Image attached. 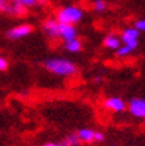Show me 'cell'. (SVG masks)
I'll list each match as a JSON object with an SVG mask.
<instances>
[{"mask_svg": "<svg viewBox=\"0 0 145 146\" xmlns=\"http://www.w3.org/2000/svg\"><path fill=\"white\" fill-rule=\"evenodd\" d=\"M44 68L48 72L60 77H72L77 73L76 64L64 57H51L44 61Z\"/></svg>", "mask_w": 145, "mask_h": 146, "instance_id": "cell-1", "label": "cell"}, {"mask_svg": "<svg viewBox=\"0 0 145 146\" xmlns=\"http://www.w3.org/2000/svg\"><path fill=\"white\" fill-rule=\"evenodd\" d=\"M84 16V12L79 5H65L56 12V17L60 24H72L79 23Z\"/></svg>", "mask_w": 145, "mask_h": 146, "instance_id": "cell-2", "label": "cell"}, {"mask_svg": "<svg viewBox=\"0 0 145 146\" xmlns=\"http://www.w3.org/2000/svg\"><path fill=\"white\" fill-rule=\"evenodd\" d=\"M138 36H140V31L136 29L134 27H128L121 32L120 40L124 45L130 46L132 49H136L138 46Z\"/></svg>", "mask_w": 145, "mask_h": 146, "instance_id": "cell-3", "label": "cell"}, {"mask_svg": "<svg viewBox=\"0 0 145 146\" xmlns=\"http://www.w3.org/2000/svg\"><path fill=\"white\" fill-rule=\"evenodd\" d=\"M126 109L134 118L145 119V100L144 98H132L126 105Z\"/></svg>", "mask_w": 145, "mask_h": 146, "instance_id": "cell-4", "label": "cell"}, {"mask_svg": "<svg viewBox=\"0 0 145 146\" xmlns=\"http://www.w3.org/2000/svg\"><path fill=\"white\" fill-rule=\"evenodd\" d=\"M33 31V27L29 25V24H20V25H16V27L11 28L7 31V37L9 40H20V38L27 37L28 35H31Z\"/></svg>", "mask_w": 145, "mask_h": 146, "instance_id": "cell-5", "label": "cell"}, {"mask_svg": "<svg viewBox=\"0 0 145 146\" xmlns=\"http://www.w3.org/2000/svg\"><path fill=\"white\" fill-rule=\"evenodd\" d=\"M59 21L53 17H49V19H47L44 23L41 24V28H43V32L47 35V37L52 38H59Z\"/></svg>", "mask_w": 145, "mask_h": 146, "instance_id": "cell-6", "label": "cell"}, {"mask_svg": "<svg viewBox=\"0 0 145 146\" xmlns=\"http://www.w3.org/2000/svg\"><path fill=\"white\" fill-rule=\"evenodd\" d=\"M104 108L108 109L111 111H115V113H121L126 109V104L125 101L120 98V97H109L104 101Z\"/></svg>", "mask_w": 145, "mask_h": 146, "instance_id": "cell-7", "label": "cell"}, {"mask_svg": "<svg viewBox=\"0 0 145 146\" xmlns=\"http://www.w3.org/2000/svg\"><path fill=\"white\" fill-rule=\"evenodd\" d=\"M59 38H61L64 42L71 41L73 38H77V31L75 25H72V24H60L59 25Z\"/></svg>", "mask_w": 145, "mask_h": 146, "instance_id": "cell-8", "label": "cell"}, {"mask_svg": "<svg viewBox=\"0 0 145 146\" xmlns=\"http://www.w3.org/2000/svg\"><path fill=\"white\" fill-rule=\"evenodd\" d=\"M5 13L8 15H12V16H23L27 13V9L24 7H21L20 4L15 3V1H11V0H8L7 5H5V9H4Z\"/></svg>", "mask_w": 145, "mask_h": 146, "instance_id": "cell-9", "label": "cell"}, {"mask_svg": "<svg viewBox=\"0 0 145 146\" xmlns=\"http://www.w3.org/2000/svg\"><path fill=\"white\" fill-rule=\"evenodd\" d=\"M95 134H96V130L89 129V127H83L80 130H77L76 133V135L80 139V142H85V143L95 142Z\"/></svg>", "mask_w": 145, "mask_h": 146, "instance_id": "cell-10", "label": "cell"}, {"mask_svg": "<svg viewBox=\"0 0 145 146\" xmlns=\"http://www.w3.org/2000/svg\"><path fill=\"white\" fill-rule=\"evenodd\" d=\"M104 46H105L107 49L117 50L118 48L121 46V40H120V36L113 35V33L105 36V38H104Z\"/></svg>", "mask_w": 145, "mask_h": 146, "instance_id": "cell-11", "label": "cell"}, {"mask_svg": "<svg viewBox=\"0 0 145 146\" xmlns=\"http://www.w3.org/2000/svg\"><path fill=\"white\" fill-rule=\"evenodd\" d=\"M81 48H83V44L79 38H73L71 41H65L64 42V49L69 53H77L80 52Z\"/></svg>", "mask_w": 145, "mask_h": 146, "instance_id": "cell-12", "label": "cell"}, {"mask_svg": "<svg viewBox=\"0 0 145 146\" xmlns=\"http://www.w3.org/2000/svg\"><path fill=\"white\" fill-rule=\"evenodd\" d=\"M80 143H81L80 139H79V137L76 134H69L63 141H60L61 146H79Z\"/></svg>", "mask_w": 145, "mask_h": 146, "instance_id": "cell-13", "label": "cell"}, {"mask_svg": "<svg viewBox=\"0 0 145 146\" xmlns=\"http://www.w3.org/2000/svg\"><path fill=\"white\" fill-rule=\"evenodd\" d=\"M11 1H15V3L20 4V5L24 7L25 9L36 7V5H39V3H40V0H11Z\"/></svg>", "mask_w": 145, "mask_h": 146, "instance_id": "cell-14", "label": "cell"}, {"mask_svg": "<svg viewBox=\"0 0 145 146\" xmlns=\"http://www.w3.org/2000/svg\"><path fill=\"white\" fill-rule=\"evenodd\" d=\"M134 49H132L130 46H128V45H124L122 44L120 48H118L117 50H116V54H117L118 57H126V56H129L132 52H133Z\"/></svg>", "mask_w": 145, "mask_h": 146, "instance_id": "cell-15", "label": "cell"}, {"mask_svg": "<svg viewBox=\"0 0 145 146\" xmlns=\"http://www.w3.org/2000/svg\"><path fill=\"white\" fill-rule=\"evenodd\" d=\"M108 4L105 0H95L93 1V8H95L96 12H104L107 9Z\"/></svg>", "mask_w": 145, "mask_h": 146, "instance_id": "cell-16", "label": "cell"}, {"mask_svg": "<svg viewBox=\"0 0 145 146\" xmlns=\"http://www.w3.org/2000/svg\"><path fill=\"white\" fill-rule=\"evenodd\" d=\"M134 28L138 31H144L145 32V19H140L134 23Z\"/></svg>", "mask_w": 145, "mask_h": 146, "instance_id": "cell-17", "label": "cell"}, {"mask_svg": "<svg viewBox=\"0 0 145 146\" xmlns=\"http://www.w3.org/2000/svg\"><path fill=\"white\" fill-rule=\"evenodd\" d=\"M8 68V60L3 56H0V70H7Z\"/></svg>", "mask_w": 145, "mask_h": 146, "instance_id": "cell-18", "label": "cell"}, {"mask_svg": "<svg viewBox=\"0 0 145 146\" xmlns=\"http://www.w3.org/2000/svg\"><path fill=\"white\" fill-rule=\"evenodd\" d=\"M104 134L101 133V131H96V134H95V142H103L104 141Z\"/></svg>", "mask_w": 145, "mask_h": 146, "instance_id": "cell-19", "label": "cell"}, {"mask_svg": "<svg viewBox=\"0 0 145 146\" xmlns=\"http://www.w3.org/2000/svg\"><path fill=\"white\" fill-rule=\"evenodd\" d=\"M7 3H8V0H0V12H4Z\"/></svg>", "mask_w": 145, "mask_h": 146, "instance_id": "cell-20", "label": "cell"}, {"mask_svg": "<svg viewBox=\"0 0 145 146\" xmlns=\"http://www.w3.org/2000/svg\"><path fill=\"white\" fill-rule=\"evenodd\" d=\"M41 146H61V145H60V142H53V141H49V142L43 143Z\"/></svg>", "mask_w": 145, "mask_h": 146, "instance_id": "cell-21", "label": "cell"}, {"mask_svg": "<svg viewBox=\"0 0 145 146\" xmlns=\"http://www.w3.org/2000/svg\"><path fill=\"white\" fill-rule=\"evenodd\" d=\"M101 81V77H95V82H100Z\"/></svg>", "mask_w": 145, "mask_h": 146, "instance_id": "cell-22", "label": "cell"}]
</instances>
